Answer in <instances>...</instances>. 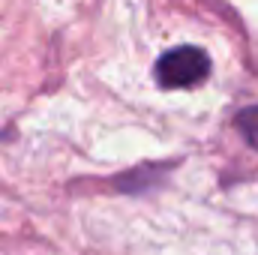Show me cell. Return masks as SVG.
<instances>
[{"instance_id":"7a4b0ae2","label":"cell","mask_w":258,"mask_h":255,"mask_svg":"<svg viewBox=\"0 0 258 255\" xmlns=\"http://www.w3.org/2000/svg\"><path fill=\"white\" fill-rule=\"evenodd\" d=\"M237 126H240V132L246 135V141L258 150V105L243 108V111L237 114Z\"/></svg>"},{"instance_id":"6da1fadb","label":"cell","mask_w":258,"mask_h":255,"mask_svg":"<svg viewBox=\"0 0 258 255\" xmlns=\"http://www.w3.org/2000/svg\"><path fill=\"white\" fill-rule=\"evenodd\" d=\"M207 72H210V60L195 45L171 48L156 63V78L162 87H192V84L207 78Z\"/></svg>"}]
</instances>
